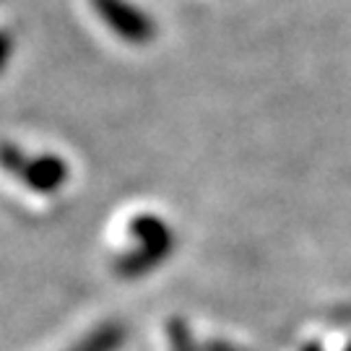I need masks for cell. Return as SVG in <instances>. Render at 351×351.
Returning a JSON list of instances; mask_svg holds the SVG:
<instances>
[{
    "mask_svg": "<svg viewBox=\"0 0 351 351\" xmlns=\"http://www.w3.org/2000/svg\"><path fill=\"white\" fill-rule=\"evenodd\" d=\"M125 330L117 323H107V326L97 328L94 333H88L84 341H78V346H73L71 351H117L123 346Z\"/></svg>",
    "mask_w": 351,
    "mask_h": 351,
    "instance_id": "3957f363",
    "label": "cell"
},
{
    "mask_svg": "<svg viewBox=\"0 0 351 351\" xmlns=\"http://www.w3.org/2000/svg\"><path fill=\"white\" fill-rule=\"evenodd\" d=\"M169 341H172V351H198L193 343L188 326L182 320H172L169 323Z\"/></svg>",
    "mask_w": 351,
    "mask_h": 351,
    "instance_id": "277c9868",
    "label": "cell"
},
{
    "mask_svg": "<svg viewBox=\"0 0 351 351\" xmlns=\"http://www.w3.org/2000/svg\"><path fill=\"white\" fill-rule=\"evenodd\" d=\"M0 162L5 164L11 172L21 175L29 188L39 190V193H50L58 190L65 182V164L55 156H42L34 162H26L24 154H19L16 149H3L0 151Z\"/></svg>",
    "mask_w": 351,
    "mask_h": 351,
    "instance_id": "7a4b0ae2",
    "label": "cell"
},
{
    "mask_svg": "<svg viewBox=\"0 0 351 351\" xmlns=\"http://www.w3.org/2000/svg\"><path fill=\"white\" fill-rule=\"evenodd\" d=\"M130 234L136 239V247L125 252L114 265V271L125 278L149 274L151 268L164 263V258L172 252V245H175L169 226L156 216H136L130 224Z\"/></svg>",
    "mask_w": 351,
    "mask_h": 351,
    "instance_id": "6da1fadb",
    "label": "cell"
}]
</instances>
